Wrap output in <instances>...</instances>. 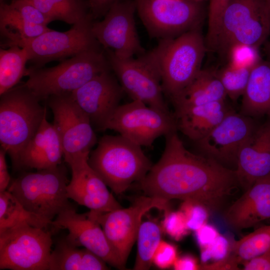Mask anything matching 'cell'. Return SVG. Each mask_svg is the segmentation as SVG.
Here are the masks:
<instances>
[{
  "label": "cell",
  "instance_id": "33",
  "mask_svg": "<svg viewBox=\"0 0 270 270\" xmlns=\"http://www.w3.org/2000/svg\"><path fill=\"white\" fill-rule=\"evenodd\" d=\"M250 71V69L236 68L228 64L216 72L227 96L232 100H236L243 95Z\"/></svg>",
  "mask_w": 270,
  "mask_h": 270
},
{
  "label": "cell",
  "instance_id": "17",
  "mask_svg": "<svg viewBox=\"0 0 270 270\" xmlns=\"http://www.w3.org/2000/svg\"><path fill=\"white\" fill-rule=\"evenodd\" d=\"M52 226L56 229L67 230L68 232L65 238L72 244L87 248L113 267L124 268L101 226L88 212L78 214L74 207L66 209L52 221Z\"/></svg>",
  "mask_w": 270,
  "mask_h": 270
},
{
  "label": "cell",
  "instance_id": "35",
  "mask_svg": "<svg viewBox=\"0 0 270 270\" xmlns=\"http://www.w3.org/2000/svg\"><path fill=\"white\" fill-rule=\"evenodd\" d=\"M180 210L184 214L190 230L195 231L207 224L210 210L202 204L194 200H184Z\"/></svg>",
  "mask_w": 270,
  "mask_h": 270
},
{
  "label": "cell",
  "instance_id": "46",
  "mask_svg": "<svg viewBox=\"0 0 270 270\" xmlns=\"http://www.w3.org/2000/svg\"><path fill=\"white\" fill-rule=\"evenodd\" d=\"M194 0V1H196V2H201L203 0Z\"/></svg>",
  "mask_w": 270,
  "mask_h": 270
},
{
  "label": "cell",
  "instance_id": "39",
  "mask_svg": "<svg viewBox=\"0 0 270 270\" xmlns=\"http://www.w3.org/2000/svg\"><path fill=\"white\" fill-rule=\"evenodd\" d=\"M177 258L176 246L161 240L154 254L152 263L160 268H168L173 266Z\"/></svg>",
  "mask_w": 270,
  "mask_h": 270
},
{
  "label": "cell",
  "instance_id": "34",
  "mask_svg": "<svg viewBox=\"0 0 270 270\" xmlns=\"http://www.w3.org/2000/svg\"><path fill=\"white\" fill-rule=\"evenodd\" d=\"M256 48L243 44L232 46L226 54L229 60L228 64L234 68L252 70L258 63Z\"/></svg>",
  "mask_w": 270,
  "mask_h": 270
},
{
  "label": "cell",
  "instance_id": "22",
  "mask_svg": "<svg viewBox=\"0 0 270 270\" xmlns=\"http://www.w3.org/2000/svg\"><path fill=\"white\" fill-rule=\"evenodd\" d=\"M62 156L60 138L54 124L47 120L46 114L20 155L19 168L40 170L53 168L62 164Z\"/></svg>",
  "mask_w": 270,
  "mask_h": 270
},
{
  "label": "cell",
  "instance_id": "6",
  "mask_svg": "<svg viewBox=\"0 0 270 270\" xmlns=\"http://www.w3.org/2000/svg\"><path fill=\"white\" fill-rule=\"evenodd\" d=\"M62 164L36 172H26L14 180L8 190L30 212L52 222L62 212L72 208L66 193L68 184Z\"/></svg>",
  "mask_w": 270,
  "mask_h": 270
},
{
  "label": "cell",
  "instance_id": "38",
  "mask_svg": "<svg viewBox=\"0 0 270 270\" xmlns=\"http://www.w3.org/2000/svg\"><path fill=\"white\" fill-rule=\"evenodd\" d=\"M162 228L168 234L176 240H182L190 231L184 214L180 210L165 213Z\"/></svg>",
  "mask_w": 270,
  "mask_h": 270
},
{
  "label": "cell",
  "instance_id": "11",
  "mask_svg": "<svg viewBox=\"0 0 270 270\" xmlns=\"http://www.w3.org/2000/svg\"><path fill=\"white\" fill-rule=\"evenodd\" d=\"M71 94L52 96L47 98L54 114L53 124L60 138L64 160L67 164L89 156L91 149L98 142L89 118Z\"/></svg>",
  "mask_w": 270,
  "mask_h": 270
},
{
  "label": "cell",
  "instance_id": "20",
  "mask_svg": "<svg viewBox=\"0 0 270 270\" xmlns=\"http://www.w3.org/2000/svg\"><path fill=\"white\" fill-rule=\"evenodd\" d=\"M236 166L240 186L244 191L270 174V123L254 130L240 148Z\"/></svg>",
  "mask_w": 270,
  "mask_h": 270
},
{
  "label": "cell",
  "instance_id": "19",
  "mask_svg": "<svg viewBox=\"0 0 270 270\" xmlns=\"http://www.w3.org/2000/svg\"><path fill=\"white\" fill-rule=\"evenodd\" d=\"M88 158L68 164L72 178L66 188L68 197L95 212L106 213L121 208L106 184L89 165Z\"/></svg>",
  "mask_w": 270,
  "mask_h": 270
},
{
  "label": "cell",
  "instance_id": "4",
  "mask_svg": "<svg viewBox=\"0 0 270 270\" xmlns=\"http://www.w3.org/2000/svg\"><path fill=\"white\" fill-rule=\"evenodd\" d=\"M40 101L23 84L0 94V143L14 168L19 169L20 155L46 114Z\"/></svg>",
  "mask_w": 270,
  "mask_h": 270
},
{
  "label": "cell",
  "instance_id": "12",
  "mask_svg": "<svg viewBox=\"0 0 270 270\" xmlns=\"http://www.w3.org/2000/svg\"><path fill=\"white\" fill-rule=\"evenodd\" d=\"M152 208L169 211V202L149 196H140L130 207L106 212L90 211L88 215L101 226L111 246L125 266L136 240L143 216Z\"/></svg>",
  "mask_w": 270,
  "mask_h": 270
},
{
  "label": "cell",
  "instance_id": "30",
  "mask_svg": "<svg viewBox=\"0 0 270 270\" xmlns=\"http://www.w3.org/2000/svg\"><path fill=\"white\" fill-rule=\"evenodd\" d=\"M28 61L26 50L17 46L0 50V95L15 86L24 76Z\"/></svg>",
  "mask_w": 270,
  "mask_h": 270
},
{
  "label": "cell",
  "instance_id": "10",
  "mask_svg": "<svg viewBox=\"0 0 270 270\" xmlns=\"http://www.w3.org/2000/svg\"><path fill=\"white\" fill-rule=\"evenodd\" d=\"M113 130L142 146L152 147L162 136L178 131L173 114H168L137 100L120 104L107 120L104 130Z\"/></svg>",
  "mask_w": 270,
  "mask_h": 270
},
{
  "label": "cell",
  "instance_id": "27",
  "mask_svg": "<svg viewBox=\"0 0 270 270\" xmlns=\"http://www.w3.org/2000/svg\"><path fill=\"white\" fill-rule=\"evenodd\" d=\"M242 110L248 115L270 112V66L258 63L252 70L242 95Z\"/></svg>",
  "mask_w": 270,
  "mask_h": 270
},
{
  "label": "cell",
  "instance_id": "31",
  "mask_svg": "<svg viewBox=\"0 0 270 270\" xmlns=\"http://www.w3.org/2000/svg\"><path fill=\"white\" fill-rule=\"evenodd\" d=\"M270 250V225L261 226L232 242L230 254L239 264Z\"/></svg>",
  "mask_w": 270,
  "mask_h": 270
},
{
  "label": "cell",
  "instance_id": "8",
  "mask_svg": "<svg viewBox=\"0 0 270 270\" xmlns=\"http://www.w3.org/2000/svg\"><path fill=\"white\" fill-rule=\"evenodd\" d=\"M51 232L22 224L0 233V270H48Z\"/></svg>",
  "mask_w": 270,
  "mask_h": 270
},
{
  "label": "cell",
  "instance_id": "9",
  "mask_svg": "<svg viewBox=\"0 0 270 270\" xmlns=\"http://www.w3.org/2000/svg\"><path fill=\"white\" fill-rule=\"evenodd\" d=\"M138 14L149 34L160 40L200 28L204 12L192 0H135Z\"/></svg>",
  "mask_w": 270,
  "mask_h": 270
},
{
  "label": "cell",
  "instance_id": "14",
  "mask_svg": "<svg viewBox=\"0 0 270 270\" xmlns=\"http://www.w3.org/2000/svg\"><path fill=\"white\" fill-rule=\"evenodd\" d=\"M136 10L135 0H120L112 5L102 20L92 24L96 41L118 58H134L144 51L136 26Z\"/></svg>",
  "mask_w": 270,
  "mask_h": 270
},
{
  "label": "cell",
  "instance_id": "2",
  "mask_svg": "<svg viewBox=\"0 0 270 270\" xmlns=\"http://www.w3.org/2000/svg\"><path fill=\"white\" fill-rule=\"evenodd\" d=\"M88 162L116 194L142 180L152 166L140 146L120 134L102 137Z\"/></svg>",
  "mask_w": 270,
  "mask_h": 270
},
{
  "label": "cell",
  "instance_id": "41",
  "mask_svg": "<svg viewBox=\"0 0 270 270\" xmlns=\"http://www.w3.org/2000/svg\"><path fill=\"white\" fill-rule=\"evenodd\" d=\"M243 264L244 270H270V250Z\"/></svg>",
  "mask_w": 270,
  "mask_h": 270
},
{
  "label": "cell",
  "instance_id": "37",
  "mask_svg": "<svg viewBox=\"0 0 270 270\" xmlns=\"http://www.w3.org/2000/svg\"><path fill=\"white\" fill-rule=\"evenodd\" d=\"M232 242L220 234L208 246L200 248V260L202 264L212 260L220 261L226 258L230 253Z\"/></svg>",
  "mask_w": 270,
  "mask_h": 270
},
{
  "label": "cell",
  "instance_id": "24",
  "mask_svg": "<svg viewBox=\"0 0 270 270\" xmlns=\"http://www.w3.org/2000/svg\"><path fill=\"white\" fill-rule=\"evenodd\" d=\"M47 26L30 21L20 4L16 0L0 2V31L8 46H20L24 42L50 30Z\"/></svg>",
  "mask_w": 270,
  "mask_h": 270
},
{
  "label": "cell",
  "instance_id": "43",
  "mask_svg": "<svg viewBox=\"0 0 270 270\" xmlns=\"http://www.w3.org/2000/svg\"><path fill=\"white\" fill-rule=\"evenodd\" d=\"M173 267L176 270H200L197 260L191 255H184L177 258Z\"/></svg>",
  "mask_w": 270,
  "mask_h": 270
},
{
  "label": "cell",
  "instance_id": "32",
  "mask_svg": "<svg viewBox=\"0 0 270 270\" xmlns=\"http://www.w3.org/2000/svg\"><path fill=\"white\" fill-rule=\"evenodd\" d=\"M160 238L161 230L158 224L152 221L142 222L136 238L138 248L134 270H147L150 268Z\"/></svg>",
  "mask_w": 270,
  "mask_h": 270
},
{
  "label": "cell",
  "instance_id": "44",
  "mask_svg": "<svg viewBox=\"0 0 270 270\" xmlns=\"http://www.w3.org/2000/svg\"><path fill=\"white\" fill-rule=\"evenodd\" d=\"M6 152L2 148L0 150V192L6 190L10 186V176L8 173L6 159Z\"/></svg>",
  "mask_w": 270,
  "mask_h": 270
},
{
  "label": "cell",
  "instance_id": "3",
  "mask_svg": "<svg viewBox=\"0 0 270 270\" xmlns=\"http://www.w3.org/2000/svg\"><path fill=\"white\" fill-rule=\"evenodd\" d=\"M206 50L205 38L198 28L160 40L148 54L159 72L164 94L172 98L194 78Z\"/></svg>",
  "mask_w": 270,
  "mask_h": 270
},
{
  "label": "cell",
  "instance_id": "28",
  "mask_svg": "<svg viewBox=\"0 0 270 270\" xmlns=\"http://www.w3.org/2000/svg\"><path fill=\"white\" fill-rule=\"evenodd\" d=\"M51 22L61 20L76 24L91 20L87 0H28Z\"/></svg>",
  "mask_w": 270,
  "mask_h": 270
},
{
  "label": "cell",
  "instance_id": "1",
  "mask_svg": "<svg viewBox=\"0 0 270 270\" xmlns=\"http://www.w3.org/2000/svg\"><path fill=\"white\" fill-rule=\"evenodd\" d=\"M164 152L138 182L146 196L169 202L194 200L215 211L240 186L236 170L188 150L177 131L165 136Z\"/></svg>",
  "mask_w": 270,
  "mask_h": 270
},
{
  "label": "cell",
  "instance_id": "7",
  "mask_svg": "<svg viewBox=\"0 0 270 270\" xmlns=\"http://www.w3.org/2000/svg\"><path fill=\"white\" fill-rule=\"evenodd\" d=\"M270 32V15L264 0H230L224 13L215 51L226 56L233 45L257 48Z\"/></svg>",
  "mask_w": 270,
  "mask_h": 270
},
{
  "label": "cell",
  "instance_id": "23",
  "mask_svg": "<svg viewBox=\"0 0 270 270\" xmlns=\"http://www.w3.org/2000/svg\"><path fill=\"white\" fill-rule=\"evenodd\" d=\"M225 102L174 109L177 130L196 142L208 134L230 112Z\"/></svg>",
  "mask_w": 270,
  "mask_h": 270
},
{
  "label": "cell",
  "instance_id": "25",
  "mask_svg": "<svg viewBox=\"0 0 270 270\" xmlns=\"http://www.w3.org/2000/svg\"><path fill=\"white\" fill-rule=\"evenodd\" d=\"M226 90L216 72L202 70L182 90L170 98L174 109L225 102Z\"/></svg>",
  "mask_w": 270,
  "mask_h": 270
},
{
  "label": "cell",
  "instance_id": "16",
  "mask_svg": "<svg viewBox=\"0 0 270 270\" xmlns=\"http://www.w3.org/2000/svg\"><path fill=\"white\" fill-rule=\"evenodd\" d=\"M110 70L97 75L71 94L93 128L100 131H104L106 123L120 104L124 93Z\"/></svg>",
  "mask_w": 270,
  "mask_h": 270
},
{
  "label": "cell",
  "instance_id": "42",
  "mask_svg": "<svg viewBox=\"0 0 270 270\" xmlns=\"http://www.w3.org/2000/svg\"><path fill=\"white\" fill-rule=\"evenodd\" d=\"M120 0H87L92 16H104L110 8Z\"/></svg>",
  "mask_w": 270,
  "mask_h": 270
},
{
  "label": "cell",
  "instance_id": "29",
  "mask_svg": "<svg viewBox=\"0 0 270 270\" xmlns=\"http://www.w3.org/2000/svg\"><path fill=\"white\" fill-rule=\"evenodd\" d=\"M52 223L26 210L8 190L0 192V233L22 224L47 229Z\"/></svg>",
  "mask_w": 270,
  "mask_h": 270
},
{
  "label": "cell",
  "instance_id": "5",
  "mask_svg": "<svg viewBox=\"0 0 270 270\" xmlns=\"http://www.w3.org/2000/svg\"><path fill=\"white\" fill-rule=\"evenodd\" d=\"M108 58L96 48L63 60L50 68L30 67L23 84L40 100L50 96L71 94L97 75L110 70Z\"/></svg>",
  "mask_w": 270,
  "mask_h": 270
},
{
  "label": "cell",
  "instance_id": "18",
  "mask_svg": "<svg viewBox=\"0 0 270 270\" xmlns=\"http://www.w3.org/2000/svg\"><path fill=\"white\" fill-rule=\"evenodd\" d=\"M254 130L250 120L230 111L208 134L195 142L203 155L223 165H236L238 152Z\"/></svg>",
  "mask_w": 270,
  "mask_h": 270
},
{
  "label": "cell",
  "instance_id": "21",
  "mask_svg": "<svg viewBox=\"0 0 270 270\" xmlns=\"http://www.w3.org/2000/svg\"><path fill=\"white\" fill-rule=\"evenodd\" d=\"M226 223L237 230L270 218V174L256 180L224 213Z\"/></svg>",
  "mask_w": 270,
  "mask_h": 270
},
{
  "label": "cell",
  "instance_id": "13",
  "mask_svg": "<svg viewBox=\"0 0 270 270\" xmlns=\"http://www.w3.org/2000/svg\"><path fill=\"white\" fill-rule=\"evenodd\" d=\"M107 52L111 69L124 93L132 100H140L164 112L172 114L164 97L159 72L148 54L137 58H121Z\"/></svg>",
  "mask_w": 270,
  "mask_h": 270
},
{
  "label": "cell",
  "instance_id": "40",
  "mask_svg": "<svg viewBox=\"0 0 270 270\" xmlns=\"http://www.w3.org/2000/svg\"><path fill=\"white\" fill-rule=\"evenodd\" d=\"M194 232L196 238L200 248L210 245L220 235L214 226L208 224L203 225Z\"/></svg>",
  "mask_w": 270,
  "mask_h": 270
},
{
  "label": "cell",
  "instance_id": "45",
  "mask_svg": "<svg viewBox=\"0 0 270 270\" xmlns=\"http://www.w3.org/2000/svg\"><path fill=\"white\" fill-rule=\"evenodd\" d=\"M267 10L270 15V0H264Z\"/></svg>",
  "mask_w": 270,
  "mask_h": 270
},
{
  "label": "cell",
  "instance_id": "36",
  "mask_svg": "<svg viewBox=\"0 0 270 270\" xmlns=\"http://www.w3.org/2000/svg\"><path fill=\"white\" fill-rule=\"evenodd\" d=\"M230 0H210L208 30L206 38L208 42L216 40L222 18Z\"/></svg>",
  "mask_w": 270,
  "mask_h": 270
},
{
  "label": "cell",
  "instance_id": "15",
  "mask_svg": "<svg viewBox=\"0 0 270 270\" xmlns=\"http://www.w3.org/2000/svg\"><path fill=\"white\" fill-rule=\"evenodd\" d=\"M91 20L73 25L69 30L60 32L51 29L22 43L28 54L31 67L41 68L52 60H64L81 52L98 48V42L91 30Z\"/></svg>",
  "mask_w": 270,
  "mask_h": 270
},
{
  "label": "cell",
  "instance_id": "26",
  "mask_svg": "<svg viewBox=\"0 0 270 270\" xmlns=\"http://www.w3.org/2000/svg\"><path fill=\"white\" fill-rule=\"evenodd\" d=\"M66 238L56 243L52 251L49 270H105L107 263L100 257L84 248H80Z\"/></svg>",
  "mask_w": 270,
  "mask_h": 270
}]
</instances>
